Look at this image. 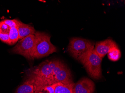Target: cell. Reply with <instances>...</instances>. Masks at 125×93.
Instances as JSON below:
<instances>
[{"label":"cell","instance_id":"6da1fadb","mask_svg":"<svg viewBox=\"0 0 125 93\" xmlns=\"http://www.w3.org/2000/svg\"><path fill=\"white\" fill-rule=\"evenodd\" d=\"M94 48V43L87 39L72 38L68 46V51L74 59L84 63L87 57Z\"/></svg>","mask_w":125,"mask_h":93},{"label":"cell","instance_id":"7a4b0ae2","mask_svg":"<svg viewBox=\"0 0 125 93\" xmlns=\"http://www.w3.org/2000/svg\"><path fill=\"white\" fill-rule=\"evenodd\" d=\"M51 37L44 32L36 31L35 42L31 54L32 58L40 59L57 52V49L50 41Z\"/></svg>","mask_w":125,"mask_h":93},{"label":"cell","instance_id":"3957f363","mask_svg":"<svg viewBox=\"0 0 125 93\" xmlns=\"http://www.w3.org/2000/svg\"><path fill=\"white\" fill-rule=\"evenodd\" d=\"M47 82L48 86L58 83L66 85L74 83L71 71L61 61L54 68L52 75L47 79Z\"/></svg>","mask_w":125,"mask_h":93},{"label":"cell","instance_id":"277c9868","mask_svg":"<svg viewBox=\"0 0 125 93\" xmlns=\"http://www.w3.org/2000/svg\"><path fill=\"white\" fill-rule=\"evenodd\" d=\"M102 59L94 49L88 55L83 64L89 75L95 79H99L102 78Z\"/></svg>","mask_w":125,"mask_h":93},{"label":"cell","instance_id":"5b68a950","mask_svg":"<svg viewBox=\"0 0 125 93\" xmlns=\"http://www.w3.org/2000/svg\"><path fill=\"white\" fill-rule=\"evenodd\" d=\"M35 42V35H31L20 40L12 49L13 53L20 54L29 60H33L31 56Z\"/></svg>","mask_w":125,"mask_h":93},{"label":"cell","instance_id":"8992f818","mask_svg":"<svg viewBox=\"0 0 125 93\" xmlns=\"http://www.w3.org/2000/svg\"><path fill=\"white\" fill-rule=\"evenodd\" d=\"M95 89L93 81L89 78L83 77L75 84L72 91L73 93H93Z\"/></svg>","mask_w":125,"mask_h":93},{"label":"cell","instance_id":"52a82bcc","mask_svg":"<svg viewBox=\"0 0 125 93\" xmlns=\"http://www.w3.org/2000/svg\"><path fill=\"white\" fill-rule=\"evenodd\" d=\"M117 46H118L114 41L111 39H108L97 42L94 50L102 59L108 53L111 49Z\"/></svg>","mask_w":125,"mask_h":93},{"label":"cell","instance_id":"ba28073f","mask_svg":"<svg viewBox=\"0 0 125 93\" xmlns=\"http://www.w3.org/2000/svg\"><path fill=\"white\" fill-rule=\"evenodd\" d=\"M17 28L19 32V40H21L31 35H35L36 32L32 26L25 24L20 21H18Z\"/></svg>","mask_w":125,"mask_h":93},{"label":"cell","instance_id":"9c48e42d","mask_svg":"<svg viewBox=\"0 0 125 93\" xmlns=\"http://www.w3.org/2000/svg\"><path fill=\"white\" fill-rule=\"evenodd\" d=\"M55 84V93H73L72 90L75 84L66 85L61 83Z\"/></svg>","mask_w":125,"mask_h":93},{"label":"cell","instance_id":"30bf717a","mask_svg":"<svg viewBox=\"0 0 125 93\" xmlns=\"http://www.w3.org/2000/svg\"><path fill=\"white\" fill-rule=\"evenodd\" d=\"M15 93H35V89L32 85L24 82L17 88Z\"/></svg>","mask_w":125,"mask_h":93},{"label":"cell","instance_id":"8fae6325","mask_svg":"<svg viewBox=\"0 0 125 93\" xmlns=\"http://www.w3.org/2000/svg\"><path fill=\"white\" fill-rule=\"evenodd\" d=\"M10 45H13L19 40V34L17 27L10 28L9 31Z\"/></svg>","mask_w":125,"mask_h":93},{"label":"cell","instance_id":"7c38bea8","mask_svg":"<svg viewBox=\"0 0 125 93\" xmlns=\"http://www.w3.org/2000/svg\"><path fill=\"white\" fill-rule=\"evenodd\" d=\"M108 54L109 59L112 61H116L120 58L121 53L118 46L113 47L109 51Z\"/></svg>","mask_w":125,"mask_h":93},{"label":"cell","instance_id":"4fadbf2b","mask_svg":"<svg viewBox=\"0 0 125 93\" xmlns=\"http://www.w3.org/2000/svg\"><path fill=\"white\" fill-rule=\"evenodd\" d=\"M37 93H55V84L43 87Z\"/></svg>","mask_w":125,"mask_h":93},{"label":"cell","instance_id":"5bb4252c","mask_svg":"<svg viewBox=\"0 0 125 93\" xmlns=\"http://www.w3.org/2000/svg\"><path fill=\"white\" fill-rule=\"evenodd\" d=\"M18 21L19 20L17 19H5L1 21L2 23L8 26L10 28L16 27L18 25Z\"/></svg>","mask_w":125,"mask_h":93},{"label":"cell","instance_id":"9a60e30c","mask_svg":"<svg viewBox=\"0 0 125 93\" xmlns=\"http://www.w3.org/2000/svg\"><path fill=\"white\" fill-rule=\"evenodd\" d=\"M0 40L2 42L9 45L10 38L9 33L3 31L0 29Z\"/></svg>","mask_w":125,"mask_h":93},{"label":"cell","instance_id":"2e32d148","mask_svg":"<svg viewBox=\"0 0 125 93\" xmlns=\"http://www.w3.org/2000/svg\"><path fill=\"white\" fill-rule=\"evenodd\" d=\"M10 28L7 25L2 23L1 21H0V29L2 31L7 33H9Z\"/></svg>","mask_w":125,"mask_h":93}]
</instances>
